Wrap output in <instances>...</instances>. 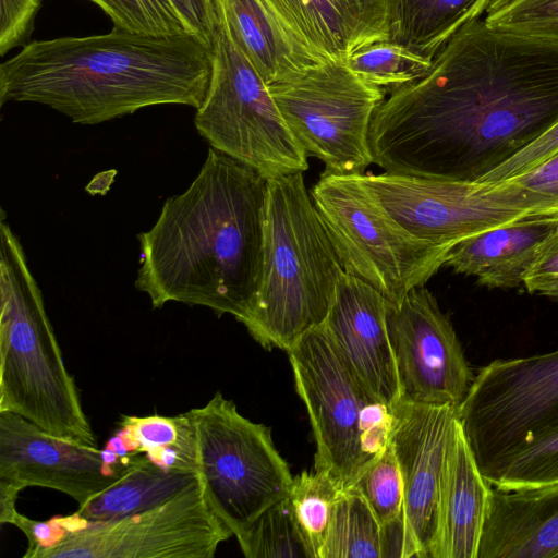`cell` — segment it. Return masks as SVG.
Wrapping results in <instances>:
<instances>
[{"label": "cell", "instance_id": "484cf974", "mask_svg": "<svg viewBox=\"0 0 558 558\" xmlns=\"http://www.w3.org/2000/svg\"><path fill=\"white\" fill-rule=\"evenodd\" d=\"M383 526L366 499L345 488L333 511L319 558H381Z\"/></svg>", "mask_w": 558, "mask_h": 558}, {"label": "cell", "instance_id": "603a6c76", "mask_svg": "<svg viewBox=\"0 0 558 558\" xmlns=\"http://www.w3.org/2000/svg\"><path fill=\"white\" fill-rule=\"evenodd\" d=\"M493 0H388V38L434 60L465 24L480 19Z\"/></svg>", "mask_w": 558, "mask_h": 558}, {"label": "cell", "instance_id": "60d3db41", "mask_svg": "<svg viewBox=\"0 0 558 558\" xmlns=\"http://www.w3.org/2000/svg\"><path fill=\"white\" fill-rule=\"evenodd\" d=\"M530 293H537L558 301V272H536L524 281Z\"/></svg>", "mask_w": 558, "mask_h": 558}, {"label": "cell", "instance_id": "74e56055", "mask_svg": "<svg viewBox=\"0 0 558 558\" xmlns=\"http://www.w3.org/2000/svg\"><path fill=\"white\" fill-rule=\"evenodd\" d=\"M11 524L21 530L28 542L23 558H38L45 549L54 545L61 536V527L56 517L47 521H37L17 511Z\"/></svg>", "mask_w": 558, "mask_h": 558}, {"label": "cell", "instance_id": "83f0119b", "mask_svg": "<svg viewBox=\"0 0 558 558\" xmlns=\"http://www.w3.org/2000/svg\"><path fill=\"white\" fill-rule=\"evenodd\" d=\"M482 475L502 490L558 483V428L505 456Z\"/></svg>", "mask_w": 558, "mask_h": 558}, {"label": "cell", "instance_id": "277c9868", "mask_svg": "<svg viewBox=\"0 0 558 558\" xmlns=\"http://www.w3.org/2000/svg\"><path fill=\"white\" fill-rule=\"evenodd\" d=\"M342 271L303 172L268 179L260 283L243 324L252 338L288 351L324 323Z\"/></svg>", "mask_w": 558, "mask_h": 558}, {"label": "cell", "instance_id": "4fadbf2b", "mask_svg": "<svg viewBox=\"0 0 558 558\" xmlns=\"http://www.w3.org/2000/svg\"><path fill=\"white\" fill-rule=\"evenodd\" d=\"M287 352L316 442L314 470L327 473L345 489L365 469L360 417L364 405L377 398L352 372L323 324Z\"/></svg>", "mask_w": 558, "mask_h": 558}, {"label": "cell", "instance_id": "8992f818", "mask_svg": "<svg viewBox=\"0 0 558 558\" xmlns=\"http://www.w3.org/2000/svg\"><path fill=\"white\" fill-rule=\"evenodd\" d=\"M311 197L343 270L372 286L389 303L400 304L446 263L451 248L410 233L359 174L324 171Z\"/></svg>", "mask_w": 558, "mask_h": 558}, {"label": "cell", "instance_id": "30bf717a", "mask_svg": "<svg viewBox=\"0 0 558 558\" xmlns=\"http://www.w3.org/2000/svg\"><path fill=\"white\" fill-rule=\"evenodd\" d=\"M268 87L295 140L325 165V172L362 174L374 163L371 123L385 90L360 78L344 61H318Z\"/></svg>", "mask_w": 558, "mask_h": 558}, {"label": "cell", "instance_id": "44dd1931", "mask_svg": "<svg viewBox=\"0 0 558 558\" xmlns=\"http://www.w3.org/2000/svg\"><path fill=\"white\" fill-rule=\"evenodd\" d=\"M492 487L459 424L446 462L433 558H477Z\"/></svg>", "mask_w": 558, "mask_h": 558}, {"label": "cell", "instance_id": "ac0fdd59", "mask_svg": "<svg viewBox=\"0 0 558 558\" xmlns=\"http://www.w3.org/2000/svg\"><path fill=\"white\" fill-rule=\"evenodd\" d=\"M558 253V214L494 228L456 244L446 266L488 288H514Z\"/></svg>", "mask_w": 558, "mask_h": 558}, {"label": "cell", "instance_id": "5bb4252c", "mask_svg": "<svg viewBox=\"0 0 558 558\" xmlns=\"http://www.w3.org/2000/svg\"><path fill=\"white\" fill-rule=\"evenodd\" d=\"M386 323L401 401L459 409L474 374L433 293L420 286L400 304L387 301Z\"/></svg>", "mask_w": 558, "mask_h": 558}, {"label": "cell", "instance_id": "f1b7e54d", "mask_svg": "<svg viewBox=\"0 0 558 558\" xmlns=\"http://www.w3.org/2000/svg\"><path fill=\"white\" fill-rule=\"evenodd\" d=\"M344 62L360 78L390 93L423 78L433 65V60L388 40L363 47Z\"/></svg>", "mask_w": 558, "mask_h": 558}, {"label": "cell", "instance_id": "cb8c5ba5", "mask_svg": "<svg viewBox=\"0 0 558 558\" xmlns=\"http://www.w3.org/2000/svg\"><path fill=\"white\" fill-rule=\"evenodd\" d=\"M198 481L194 471L166 469L145 454L130 459L121 477L76 513L88 521H109L163 504Z\"/></svg>", "mask_w": 558, "mask_h": 558}, {"label": "cell", "instance_id": "2e32d148", "mask_svg": "<svg viewBox=\"0 0 558 558\" xmlns=\"http://www.w3.org/2000/svg\"><path fill=\"white\" fill-rule=\"evenodd\" d=\"M129 461L110 465L97 446L59 437L13 412H0V480L22 489H54L82 506L113 485Z\"/></svg>", "mask_w": 558, "mask_h": 558}, {"label": "cell", "instance_id": "4316f807", "mask_svg": "<svg viewBox=\"0 0 558 558\" xmlns=\"http://www.w3.org/2000/svg\"><path fill=\"white\" fill-rule=\"evenodd\" d=\"M343 490L337 481L322 471H304L293 477L289 499L312 558H319Z\"/></svg>", "mask_w": 558, "mask_h": 558}, {"label": "cell", "instance_id": "7402d4cb", "mask_svg": "<svg viewBox=\"0 0 558 558\" xmlns=\"http://www.w3.org/2000/svg\"><path fill=\"white\" fill-rule=\"evenodd\" d=\"M244 56L269 85L303 73L322 61L276 17L263 0H216Z\"/></svg>", "mask_w": 558, "mask_h": 558}, {"label": "cell", "instance_id": "d590c367", "mask_svg": "<svg viewBox=\"0 0 558 558\" xmlns=\"http://www.w3.org/2000/svg\"><path fill=\"white\" fill-rule=\"evenodd\" d=\"M43 0H0V54L25 46Z\"/></svg>", "mask_w": 558, "mask_h": 558}, {"label": "cell", "instance_id": "1f68e13d", "mask_svg": "<svg viewBox=\"0 0 558 558\" xmlns=\"http://www.w3.org/2000/svg\"><path fill=\"white\" fill-rule=\"evenodd\" d=\"M87 1L101 9L110 17L113 26L131 33L154 36L191 33L171 0Z\"/></svg>", "mask_w": 558, "mask_h": 558}, {"label": "cell", "instance_id": "5b68a950", "mask_svg": "<svg viewBox=\"0 0 558 558\" xmlns=\"http://www.w3.org/2000/svg\"><path fill=\"white\" fill-rule=\"evenodd\" d=\"M0 219V412L59 437L96 446L75 380L17 236Z\"/></svg>", "mask_w": 558, "mask_h": 558}, {"label": "cell", "instance_id": "e575fe53", "mask_svg": "<svg viewBox=\"0 0 558 558\" xmlns=\"http://www.w3.org/2000/svg\"><path fill=\"white\" fill-rule=\"evenodd\" d=\"M558 153V122L509 160L484 175L483 183H502L527 173Z\"/></svg>", "mask_w": 558, "mask_h": 558}, {"label": "cell", "instance_id": "d6986e66", "mask_svg": "<svg viewBox=\"0 0 558 558\" xmlns=\"http://www.w3.org/2000/svg\"><path fill=\"white\" fill-rule=\"evenodd\" d=\"M291 35L322 60L345 59L388 38V0H263Z\"/></svg>", "mask_w": 558, "mask_h": 558}, {"label": "cell", "instance_id": "8d00e7d4", "mask_svg": "<svg viewBox=\"0 0 558 558\" xmlns=\"http://www.w3.org/2000/svg\"><path fill=\"white\" fill-rule=\"evenodd\" d=\"M189 27L205 45L211 47L217 27L214 0H171Z\"/></svg>", "mask_w": 558, "mask_h": 558}, {"label": "cell", "instance_id": "3957f363", "mask_svg": "<svg viewBox=\"0 0 558 558\" xmlns=\"http://www.w3.org/2000/svg\"><path fill=\"white\" fill-rule=\"evenodd\" d=\"M211 49L197 36H154L113 26L101 35L34 40L0 65V105L34 102L73 123L99 124L143 108L197 109Z\"/></svg>", "mask_w": 558, "mask_h": 558}, {"label": "cell", "instance_id": "f35d334b", "mask_svg": "<svg viewBox=\"0 0 558 558\" xmlns=\"http://www.w3.org/2000/svg\"><path fill=\"white\" fill-rule=\"evenodd\" d=\"M506 182L558 198V153L532 171Z\"/></svg>", "mask_w": 558, "mask_h": 558}, {"label": "cell", "instance_id": "ba28073f", "mask_svg": "<svg viewBox=\"0 0 558 558\" xmlns=\"http://www.w3.org/2000/svg\"><path fill=\"white\" fill-rule=\"evenodd\" d=\"M186 414L204 496L236 537L267 508L289 497L290 469L274 445L270 428L243 416L221 392Z\"/></svg>", "mask_w": 558, "mask_h": 558}, {"label": "cell", "instance_id": "6da1fadb", "mask_svg": "<svg viewBox=\"0 0 558 558\" xmlns=\"http://www.w3.org/2000/svg\"><path fill=\"white\" fill-rule=\"evenodd\" d=\"M558 122V43L465 24L390 93L369 144L384 172L477 182Z\"/></svg>", "mask_w": 558, "mask_h": 558}, {"label": "cell", "instance_id": "9c48e42d", "mask_svg": "<svg viewBox=\"0 0 558 558\" xmlns=\"http://www.w3.org/2000/svg\"><path fill=\"white\" fill-rule=\"evenodd\" d=\"M359 177L410 233L450 248L494 228L558 214L557 197L525 190L512 182H469L387 172Z\"/></svg>", "mask_w": 558, "mask_h": 558}, {"label": "cell", "instance_id": "4dcf8cb0", "mask_svg": "<svg viewBox=\"0 0 558 558\" xmlns=\"http://www.w3.org/2000/svg\"><path fill=\"white\" fill-rule=\"evenodd\" d=\"M348 488L366 499L381 526L403 515V482L391 441Z\"/></svg>", "mask_w": 558, "mask_h": 558}, {"label": "cell", "instance_id": "ffe728a7", "mask_svg": "<svg viewBox=\"0 0 558 558\" xmlns=\"http://www.w3.org/2000/svg\"><path fill=\"white\" fill-rule=\"evenodd\" d=\"M477 558H558V483L492 487Z\"/></svg>", "mask_w": 558, "mask_h": 558}, {"label": "cell", "instance_id": "f546056e", "mask_svg": "<svg viewBox=\"0 0 558 558\" xmlns=\"http://www.w3.org/2000/svg\"><path fill=\"white\" fill-rule=\"evenodd\" d=\"M236 538L247 558H312L289 497L267 508Z\"/></svg>", "mask_w": 558, "mask_h": 558}, {"label": "cell", "instance_id": "7a4b0ae2", "mask_svg": "<svg viewBox=\"0 0 558 558\" xmlns=\"http://www.w3.org/2000/svg\"><path fill=\"white\" fill-rule=\"evenodd\" d=\"M267 179L210 147L189 187L137 235L135 287L154 308L204 306L244 324L260 283Z\"/></svg>", "mask_w": 558, "mask_h": 558}, {"label": "cell", "instance_id": "52a82bcc", "mask_svg": "<svg viewBox=\"0 0 558 558\" xmlns=\"http://www.w3.org/2000/svg\"><path fill=\"white\" fill-rule=\"evenodd\" d=\"M211 43V74L194 125L210 147L267 180L308 168L307 155L284 122L268 84L235 44L220 5Z\"/></svg>", "mask_w": 558, "mask_h": 558}, {"label": "cell", "instance_id": "9a60e30c", "mask_svg": "<svg viewBox=\"0 0 558 558\" xmlns=\"http://www.w3.org/2000/svg\"><path fill=\"white\" fill-rule=\"evenodd\" d=\"M391 435L403 482V558H433L440 496L458 409L400 401Z\"/></svg>", "mask_w": 558, "mask_h": 558}, {"label": "cell", "instance_id": "7c38bea8", "mask_svg": "<svg viewBox=\"0 0 558 558\" xmlns=\"http://www.w3.org/2000/svg\"><path fill=\"white\" fill-rule=\"evenodd\" d=\"M59 541L38 558H211L232 532L199 481L161 505L109 521L56 515Z\"/></svg>", "mask_w": 558, "mask_h": 558}, {"label": "cell", "instance_id": "836d02e7", "mask_svg": "<svg viewBox=\"0 0 558 558\" xmlns=\"http://www.w3.org/2000/svg\"><path fill=\"white\" fill-rule=\"evenodd\" d=\"M395 408L380 400L366 403L360 417V446L365 468L388 447L395 427Z\"/></svg>", "mask_w": 558, "mask_h": 558}, {"label": "cell", "instance_id": "ab89813d", "mask_svg": "<svg viewBox=\"0 0 558 558\" xmlns=\"http://www.w3.org/2000/svg\"><path fill=\"white\" fill-rule=\"evenodd\" d=\"M23 490L19 485L0 480V523L11 524L14 515L17 513L16 500L20 492Z\"/></svg>", "mask_w": 558, "mask_h": 558}, {"label": "cell", "instance_id": "8fae6325", "mask_svg": "<svg viewBox=\"0 0 558 558\" xmlns=\"http://www.w3.org/2000/svg\"><path fill=\"white\" fill-rule=\"evenodd\" d=\"M458 421L482 474L558 428V350L497 359L481 367L458 409Z\"/></svg>", "mask_w": 558, "mask_h": 558}, {"label": "cell", "instance_id": "d4e9b609", "mask_svg": "<svg viewBox=\"0 0 558 558\" xmlns=\"http://www.w3.org/2000/svg\"><path fill=\"white\" fill-rule=\"evenodd\" d=\"M119 425L117 433L132 456L143 453L166 469L196 472L195 437L186 412L177 416L123 415Z\"/></svg>", "mask_w": 558, "mask_h": 558}, {"label": "cell", "instance_id": "d6a6232c", "mask_svg": "<svg viewBox=\"0 0 558 558\" xmlns=\"http://www.w3.org/2000/svg\"><path fill=\"white\" fill-rule=\"evenodd\" d=\"M484 21L495 29L558 43V0H493Z\"/></svg>", "mask_w": 558, "mask_h": 558}, {"label": "cell", "instance_id": "e0dca14e", "mask_svg": "<svg viewBox=\"0 0 558 558\" xmlns=\"http://www.w3.org/2000/svg\"><path fill=\"white\" fill-rule=\"evenodd\" d=\"M386 312L387 300L380 292L343 270L323 326L365 388L396 408L401 395Z\"/></svg>", "mask_w": 558, "mask_h": 558}]
</instances>
